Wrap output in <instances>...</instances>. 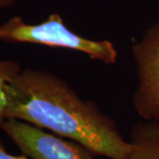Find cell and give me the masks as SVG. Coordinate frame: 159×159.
<instances>
[{
  "label": "cell",
  "mask_w": 159,
  "mask_h": 159,
  "mask_svg": "<svg viewBox=\"0 0 159 159\" xmlns=\"http://www.w3.org/2000/svg\"><path fill=\"white\" fill-rule=\"evenodd\" d=\"M50 131L84 146L97 156L124 159L130 142L114 120L92 101L84 100L55 74L27 68L7 87L6 119Z\"/></svg>",
  "instance_id": "1"
},
{
  "label": "cell",
  "mask_w": 159,
  "mask_h": 159,
  "mask_svg": "<svg viewBox=\"0 0 159 159\" xmlns=\"http://www.w3.org/2000/svg\"><path fill=\"white\" fill-rule=\"evenodd\" d=\"M0 41L69 49L107 65H113L118 59V51L112 42L89 39L74 33L57 12L36 24L26 22L20 16H13L0 25Z\"/></svg>",
  "instance_id": "2"
},
{
  "label": "cell",
  "mask_w": 159,
  "mask_h": 159,
  "mask_svg": "<svg viewBox=\"0 0 159 159\" xmlns=\"http://www.w3.org/2000/svg\"><path fill=\"white\" fill-rule=\"evenodd\" d=\"M137 72L134 107L144 120H159V22L147 29L132 46Z\"/></svg>",
  "instance_id": "3"
},
{
  "label": "cell",
  "mask_w": 159,
  "mask_h": 159,
  "mask_svg": "<svg viewBox=\"0 0 159 159\" xmlns=\"http://www.w3.org/2000/svg\"><path fill=\"white\" fill-rule=\"evenodd\" d=\"M0 128L30 159H93L84 146L20 119H6Z\"/></svg>",
  "instance_id": "4"
},
{
  "label": "cell",
  "mask_w": 159,
  "mask_h": 159,
  "mask_svg": "<svg viewBox=\"0 0 159 159\" xmlns=\"http://www.w3.org/2000/svg\"><path fill=\"white\" fill-rule=\"evenodd\" d=\"M139 122L131 129L129 152L124 159H159V124Z\"/></svg>",
  "instance_id": "5"
},
{
  "label": "cell",
  "mask_w": 159,
  "mask_h": 159,
  "mask_svg": "<svg viewBox=\"0 0 159 159\" xmlns=\"http://www.w3.org/2000/svg\"><path fill=\"white\" fill-rule=\"evenodd\" d=\"M20 71L21 66L17 61L0 59V124L6 119L7 87Z\"/></svg>",
  "instance_id": "6"
},
{
  "label": "cell",
  "mask_w": 159,
  "mask_h": 159,
  "mask_svg": "<svg viewBox=\"0 0 159 159\" xmlns=\"http://www.w3.org/2000/svg\"><path fill=\"white\" fill-rule=\"evenodd\" d=\"M0 159H30L26 155L24 156H14L9 154L6 150L3 143L0 142Z\"/></svg>",
  "instance_id": "7"
},
{
  "label": "cell",
  "mask_w": 159,
  "mask_h": 159,
  "mask_svg": "<svg viewBox=\"0 0 159 159\" xmlns=\"http://www.w3.org/2000/svg\"><path fill=\"white\" fill-rule=\"evenodd\" d=\"M17 0H0V9L11 7L15 4Z\"/></svg>",
  "instance_id": "8"
}]
</instances>
